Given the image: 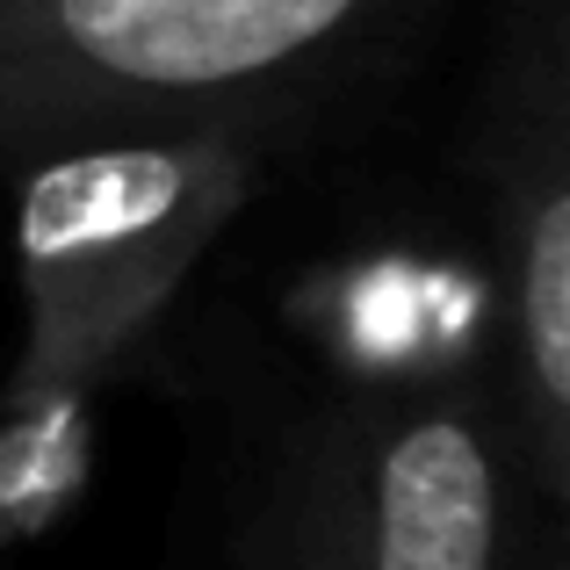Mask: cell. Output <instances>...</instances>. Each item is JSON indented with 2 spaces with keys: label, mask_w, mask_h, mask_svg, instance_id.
Here are the masks:
<instances>
[{
  "label": "cell",
  "mask_w": 570,
  "mask_h": 570,
  "mask_svg": "<svg viewBox=\"0 0 570 570\" xmlns=\"http://www.w3.org/2000/svg\"><path fill=\"white\" fill-rule=\"evenodd\" d=\"M455 0H0V181L51 153L304 116L419 51Z\"/></svg>",
  "instance_id": "cell-1"
},
{
  "label": "cell",
  "mask_w": 570,
  "mask_h": 570,
  "mask_svg": "<svg viewBox=\"0 0 570 570\" xmlns=\"http://www.w3.org/2000/svg\"><path fill=\"white\" fill-rule=\"evenodd\" d=\"M267 153L253 130H167L14 174L22 354L8 383H109L246 209Z\"/></svg>",
  "instance_id": "cell-2"
},
{
  "label": "cell",
  "mask_w": 570,
  "mask_h": 570,
  "mask_svg": "<svg viewBox=\"0 0 570 570\" xmlns=\"http://www.w3.org/2000/svg\"><path fill=\"white\" fill-rule=\"evenodd\" d=\"M513 470L505 397L433 376L325 419L275 513L296 570H505Z\"/></svg>",
  "instance_id": "cell-3"
},
{
  "label": "cell",
  "mask_w": 570,
  "mask_h": 570,
  "mask_svg": "<svg viewBox=\"0 0 570 570\" xmlns=\"http://www.w3.org/2000/svg\"><path fill=\"white\" fill-rule=\"evenodd\" d=\"M491 209V267L513 347V441L520 470L563 505L570 484V80L563 0H528L484 101L476 138Z\"/></svg>",
  "instance_id": "cell-4"
},
{
  "label": "cell",
  "mask_w": 570,
  "mask_h": 570,
  "mask_svg": "<svg viewBox=\"0 0 570 570\" xmlns=\"http://www.w3.org/2000/svg\"><path fill=\"white\" fill-rule=\"evenodd\" d=\"M95 462V390L0 383V549L58 528Z\"/></svg>",
  "instance_id": "cell-5"
},
{
  "label": "cell",
  "mask_w": 570,
  "mask_h": 570,
  "mask_svg": "<svg viewBox=\"0 0 570 570\" xmlns=\"http://www.w3.org/2000/svg\"><path fill=\"white\" fill-rule=\"evenodd\" d=\"M238 570H296V549H289V534H282V513L253 520L246 549H238Z\"/></svg>",
  "instance_id": "cell-6"
},
{
  "label": "cell",
  "mask_w": 570,
  "mask_h": 570,
  "mask_svg": "<svg viewBox=\"0 0 570 570\" xmlns=\"http://www.w3.org/2000/svg\"><path fill=\"white\" fill-rule=\"evenodd\" d=\"M542 570H563V549H549V557H542Z\"/></svg>",
  "instance_id": "cell-7"
}]
</instances>
